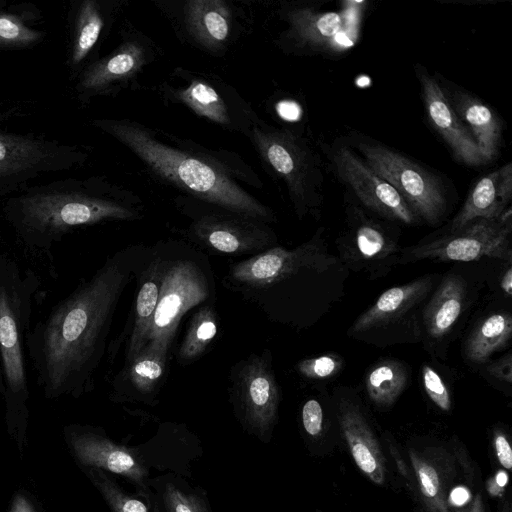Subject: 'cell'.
Returning <instances> with one entry per match:
<instances>
[{
  "instance_id": "1",
  "label": "cell",
  "mask_w": 512,
  "mask_h": 512,
  "mask_svg": "<svg viewBox=\"0 0 512 512\" xmlns=\"http://www.w3.org/2000/svg\"><path fill=\"white\" fill-rule=\"evenodd\" d=\"M145 253L137 247L114 253L31 329L27 358L45 397L93 389L118 303Z\"/></svg>"
},
{
  "instance_id": "2",
  "label": "cell",
  "mask_w": 512,
  "mask_h": 512,
  "mask_svg": "<svg viewBox=\"0 0 512 512\" xmlns=\"http://www.w3.org/2000/svg\"><path fill=\"white\" fill-rule=\"evenodd\" d=\"M92 124L128 148L156 180L188 195L266 224L274 211L247 191L260 189L256 171L233 151L195 141L127 118H96Z\"/></svg>"
},
{
  "instance_id": "3",
  "label": "cell",
  "mask_w": 512,
  "mask_h": 512,
  "mask_svg": "<svg viewBox=\"0 0 512 512\" xmlns=\"http://www.w3.org/2000/svg\"><path fill=\"white\" fill-rule=\"evenodd\" d=\"M2 214L26 250L48 254L77 228L142 218L143 203L103 176L66 178L31 185L8 197Z\"/></svg>"
},
{
  "instance_id": "4",
  "label": "cell",
  "mask_w": 512,
  "mask_h": 512,
  "mask_svg": "<svg viewBox=\"0 0 512 512\" xmlns=\"http://www.w3.org/2000/svg\"><path fill=\"white\" fill-rule=\"evenodd\" d=\"M41 279L16 258L0 252V361L9 412L25 413L29 397L27 339Z\"/></svg>"
},
{
  "instance_id": "5",
  "label": "cell",
  "mask_w": 512,
  "mask_h": 512,
  "mask_svg": "<svg viewBox=\"0 0 512 512\" xmlns=\"http://www.w3.org/2000/svg\"><path fill=\"white\" fill-rule=\"evenodd\" d=\"M263 169L281 182L299 218L318 212L323 202V165L306 137L257 118L246 136Z\"/></svg>"
},
{
  "instance_id": "6",
  "label": "cell",
  "mask_w": 512,
  "mask_h": 512,
  "mask_svg": "<svg viewBox=\"0 0 512 512\" xmlns=\"http://www.w3.org/2000/svg\"><path fill=\"white\" fill-rule=\"evenodd\" d=\"M165 102L186 107L220 128L247 136L258 115L230 84L218 75L175 67L157 85Z\"/></svg>"
},
{
  "instance_id": "7",
  "label": "cell",
  "mask_w": 512,
  "mask_h": 512,
  "mask_svg": "<svg viewBox=\"0 0 512 512\" xmlns=\"http://www.w3.org/2000/svg\"><path fill=\"white\" fill-rule=\"evenodd\" d=\"M176 37L211 56L222 57L244 33L246 9L231 0H155Z\"/></svg>"
},
{
  "instance_id": "8",
  "label": "cell",
  "mask_w": 512,
  "mask_h": 512,
  "mask_svg": "<svg viewBox=\"0 0 512 512\" xmlns=\"http://www.w3.org/2000/svg\"><path fill=\"white\" fill-rule=\"evenodd\" d=\"M212 284L199 259L192 255L163 257L159 298L143 349L168 358L183 316L211 297Z\"/></svg>"
},
{
  "instance_id": "9",
  "label": "cell",
  "mask_w": 512,
  "mask_h": 512,
  "mask_svg": "<svg viewBox=\"0 0 512 512\" xmlns=\"http://www.w3.org/2000/svg\"><path fill=\"white\" fill-rule=\"evenodd\" d=\"M174 203L190 219L187 237L211 253L258 254L274 247L276 235L264 222L184 194Z\"/></svg>"
},
{
  "instance_id": "10",
  "label": "cell",
  "mask_w": 512,
  "mask_h": 512,
  "mask_svg": "<svg viewBox=\"0 0 512 512\" xmlns=\"http://www.w3.org/2000/svg\"><path fill=\"white\" fill-rule=\"evenodd\" d=\"M88 147L0 128V197L17 194L46 174L82 166Z\"/></svg>"
},
{
  "instance_id": "11",
  "label": "cell",
  "mask_w": 512,
  "mask_h": 512,
  "mask_svg": "<svg viewBox=\"0 0 512 512\" xmlns=\"http://www.w3.org/2000/svg\"><path fill=\"white\" fill-rule=\"evenodd\" d=\"M350 143L364 162L398 192L418 219L431 225L441 221L446 197L437 175L381 143L359 135L351 136Z\"/></svg>"
},
{
  "instance_id": "12",
  "label": "cell",
  "mask_w": 512,
  "mask_h": 512,
  "mask_svg": "<svg viewBox=\"0 0 512 512\" xmlns=\"http://www.w3.org/2000/svg\"><path fill=\"white\" fill-rule=\"evenodd\" d=\"M157 57L156 43L128 23L120 31L117 46L90 62L77 75L75 93L78 100L86 104L96 97L117 96L134 88Z\"/></svg>"
},
{
  "instance_id": "13",
  "label": "cell",
  "mask_w": 512,
  "mask_h": 512,
  "mask_svg": "<svg viewBox=\"0 0 512 512\" xmlns=\"http://www.w3.org/2000/svg\"><path fill=\"white\" fill-rule=\"evenodd\" d=\"M231 383V402L243 430L261 442H269L280 404L269 351L237 363L231 371Z\"/></svg>"
},
{
  "instance_id": "14",
  "label": "cell",
  "mask_w": 512,
  "mask_h": 512,
  "mask_svg": "<svg viewBox=\"0 0 512 512\" xmlns=\"http://www.w3.org/2000/svg\"><path fill=\"white\" fill-rule=\"evenodd\" d=\"M315 239L295 249L274 246L229 267L225 283L240 292L264 291L304 269L323 271L335 263Z\"/></svg>"
},
{
  "instance_id": "15",
  "label": "cell",
  "mask_w": 512,
  "mask_h": 512,
  "mask_svg": "<svg viewBox=\"0 0 512 512\" xmlns=\"http://www.w3.org/2000/svg\"><path fill=\"white\" fill-rule=\"evenodd\" d=\"M511 220V209L507 208L496 220L472 221L456 232L414 246L407 253L416 261L469 262L482 257L510 261Z\"/></svg>"
},
{
  "instance_id": "16",
  "label": "cell",
  "mask_w": 512,
  "mask_h": 512,
  "mask_svg": "<svg viewBox=\"0 0 512 512\" xmlns=\"http://www.w3.org/2000/svg\"><path fill=\"white\" fill-rule=\"evenodd\" d=\"M277 14L285 27L275 38V44L286 54L336 53L340 51L339 40L344 32L352 31L344 12L320 11L304 2H282Z\"/></svg>"
},
{
  "instance_id": "17",
  "label": "cell",
  "mask_w": 512,
  "mask_h": 512,
  "mask_svg": "<svg viewBox=\"0 0 512 512\" xmlns=\"http://www.w3.org/2000/svg\"><path fill=\"white\" fill-rule=\"evenodd\" d=\"M329 158L337 178L369 210L386 219L411 225L418 218L398 192L348 145L333 144Z\"/></svg>"
},
{
  "instance_id": "18",
  "label": "cell",
  "mask_w": 512,
  "mask_h": 512,
  "mask_svg": "<svg viewBox=\"0 0 512 512\" xmlns=\"http://www.w3.org/2000/svg\"><path fill=\"white\" fill-rule=\"evenodd\" d=\"M416 72L427 118L454 159L471 167L484 165L476 142L453 110L437 79L422 66H418Z\"/></svg>"
},
{
  "instance_id": "19",
  "label": "cell",
  "mask_w": 512,
  "mask_h": 512,
  "mask_svg": "<svg viewBox=\"0 0 512 512\" xmlns=\"http://www.w3.org/2000/svg\"><path fill=\"white\" fill-rule=\"evenodd\" d=\"M127 0H83L75 9L68 64L76 74L97 57L100 43L127 6Z\"/></svg>"
},
{
  "instance_id": "20",
  "label": "cell",
  "mask_w": 512,
  "mask_h": 512,
  "mask_svg": "<svg viewBox=\"0 0 512 512\" xmlns=\"http://www.w3.org/2000/svg\"><path fill=\"white\" fill-rule=\"evenodd\" d=\"M69 442L84 466L120 475L141 492H148L149 471L136 449L119 445L95 431H72Z\"/></svg>"
},
{
  "instance_id": "21",
  "label": "cell",
  "mask_w": 512,
  "mask_h": 512,
  "mask_svg": "<svg viewBox=\"0 0 512 512\" xmlns=\"http://www.w3.org/2000/svg\"><path fill=\"white\" fill-rule=\"evenodd\" d=\"M440 86L472 135L484 163L493 161L499 154L503 131L499 115L488 104L462 88Z\"/></svg>"
},
{
  "instance_id": "22",
  "label": "cell",
  "mask_w": 512,
  "mask_h": 512,
  "mask_svg": "<svg viewBox=\"0 0 512 512\" xmlns=\"http://www.w3.org/2000/svg\"><path fill=\"white\" fill-rule=\"evenodd\" d=\"M512 198V163L479 178L471 188L462 208L453 218L450 233L478 219L496 220L509 208Z\"/></svg>"
},
{
  "instance_id": "23",
  "label": "cell",
  "mask_w": 512,
  "mask_h": 512,
  "mask_svg": "<svg viewBox=\"0 0 512 512\" xmlns=\"http://www.w3.org/2000/svg\"><path fill=\"white\" fill-rule=\"evenodd\" d=\"M167 358L157 352L142 349L125 363L112 382V396L117 401H141L154 405L164 381Z\"/></svg>"
},
{
  "instance_id": "24",
  "label": "cell",
  "mask_w": 512,
  "mask_h": 512,
  "mask_svg": "<svg viewBox=\"0 0 512 512\" xmlns=\"http://www.w3.org/2000/svg\"><path fill=\"white\" fill-rule=\"evenodd\" d=\"M340 427L357 467L375 484L383 485L386 464L380 445L359 408L342 402Z\"/></svg>"
},
{
  "instance_id": "25",
  "label": "cell",
  "mask_w": 512,
  "mask_h": 512,
  "mask_svg": "<svg viewBox=\"0 0 512 512\" xmlns=\"http://www.w3.org/2000/svg\"><path fill=\"white\" fill-rule=\"evenodd\" d=\"M163 257L149 251L140 273V286L134 307L133 326L126 347L125 363L133 360L145 345L146 336L156 310L162 279Z\"/></svg>"
},
{
  "instance_id": "26",
  "label": "cell",
  "mask_w": 512,
  "mask_h": 512,
  "mask_svg": "<svg viewBox=\"0 0 512 512\" xmlns=\"http://www.w3.org/2000/svg\"><path fill=\"white\" fill-rule=\"evenodd\" d=\"M430 286V278L422 277L384 291L376 302L356 319L349 332L360 334L399 320L427 295Z\"/></svg>"
},
{
  "instance_id": "27",
  "label": "cell",
  "mask_w": 512,
  "mask_h": 512,
  "mask_svg": "<svg viewBox=\"0 0 512 512\" xmlns=\"http://www.w3.org/2000/svg\"><path fill=\"white\" fill-rule=\"evenodd\" d=\"M467 296V285L458 275H447L426 306L424 321L434 339L447 335L458 320Z\"/></svg>"
},
{
  "instance_id": "28",
  "label": "cell",
  "mask_w": 512,
  "mask_h": 512,
  "mask_svg": "<svg viewBox=\"0 0 512 512\" xmlns=\"http://www.w3.org/2000/svg\"><path fill=\"white\" fill-rule=\"evenodd\" d=\"M512 333V317L507 312L486 317L471 333L466 343V356L475 363L486 362L492 353L503 349Z\"/></svg>"
},
{
  "instance_id": "29",
  "label": "cell",
  "mask_w": 512,
  "mask_h": 512,
  "mask_svg": "<svg viewBox=\"0 0 512 512\" xmlns=\"http://www.w3.org/2000/svg\"><path fill=\"white\" fill-rule=\"evenodd\" d=\"M218 331L217 314L211 304L200 305L193 314L177 352V361L188 364L200 358Z\"/></svg>"
},
{
  "instance_id": "30",
  "label": "cell",
  "mask_w": 512,
  "mask_h": 512,
  "mask_svg": "<svg viewBox=\"0 0 512 512\" xmlns=\"http://www.w3.org/2000/svg\"><path fill=\"white\" fill-rule=\"evenodd\" d=\"M408 373L398 361L385 360L374 365L365 379L369 398L377 405L390 406L406 387Z\"/></svg>"
},
{
  "instance_id": "31",
  "label": "cell",
  "mask_w": 512,
  "mask_h": 512,
  "mask_svg": "<svg viewBox=\"0 0 512 512\" xmlns=\"http://www.w3.org/2000/svg\"><path fill=\"white\" fill-rule=\"evenodd\" d=\"M356 219L354 240L361 258L364 260H382L395 251V244L384 228L375 220L366 217L355 207Z\"/></svg>"
},
{
  "instance_id": "32",
  "label": "cell",
  "mask_w": 512,
  "mask_h": 512,
  "mask_svg": "<svg viewBox=\"0 0 512 512\" xmlns=\"http://www.w3.org/2000/svg\"><path fill=\"white\" fill-rule=\"evenodd\" d=\"M161 500L166 512H212L204 492L180 480L163 481Z\"/></svg>"
},
{
  "instance_id": "33",
  "label": "cell",
  "mask_w": 512,
  "mask_h": 512,
  "mask_svg": "<svg viewBox=\"0 0 512 512\" xmlns=\"http://www.w3.org/2000/svg\"><path fill=\"white\" fill-rule=\"evenodd\" d=\"M86 473L112 512H149L144 502L123 490L106 471L88 467Z\"/></svg>"
},
{
  "instance_id": "34",
  "label": "cell",
  "mask_w": 512,
  "mask_h": 512,
  "mask_svg": "<svg viewBox=\"0 0 512 512\" xmlns=\"http://www.w3.org/2000/svg\"><path fill=\"white\" fill-rule=\"evenodd\" d=\"M44 33L25 23L20 15L0 13V48L31 47L42 41Z\"/></svg>"
},
{
  "instance_id": "35",
  "label": "cell",
  "mask_w": 512,
  "mask_h": 512,
  "mask_svg": "<svg viewBox=\"0 0 512 512\" xmlns=\"http://www.w3.org/2000/svg\"><path fill=\"white\" fill-rule=\"evenodd\" d=\"M410 458L426 502L436 512H448L442 493L441 480L436 468L414 452L410 453Z\"/></svg>"
},
{
  "instance_id": "36",
  "label": "cell",
  "mask_w": 512,
  "mask_h": 512,
  "mask_svg": "<svg viewBox=\"0 0 512 512\" xmlns=\"http://www.w3.org/2000/svg\"><path fill=\"white\" fill-rule=\"evenodd\" d=\"M343 367V360L338 355H322L302 360L297 369L309 379H326L336 375Z\"/></svg>"
},
{
  "instance_id": "37",
  "label": "cell",
  "mask_w": 512,
  "mask_h": 512,
  "mask_svg": "<svg viewBox=\"0 0 512 512\" xmlns=\"http://www.w3.org/2000/svg\"><path fill=\"white\" fill-rule=\"evenodd\" d=\"M422 381L430 400L441 410L449 411L451 409V397L441 376L429 365H423Z\"/></svg>"
},
{
  "instance_id": "38",
  "label": "cell",
  "mask_w": 512,
  "mask_h": 512,
  "mask_svg": "<svg viewBox=\"0 0 512 512\" xmlns=\"http://www.w3.org/2000/svg\"><path fill=\"white\" fill-rule=\"evenodd\" d=\"M302 425L305 432L311 437H317L323 428V410L315 399L307 400L301 411Z\"/></svg>"
},
{
  "instance_id": "39",
  "label": "cell",
  "mask_w": 512,
  "mask_h": 512,
  "mask_svg": "<svg viewBox=\"0 0 512 512\" xmlns=\"http://www.w3.org/2000/svg\"><path fill=\"white\" fill-rule=\"evenodd\" d=\"M493 444L499 463L507 470L512 468V450L507 437L500 431H495Z\"/></svg>"
},
{
  "instance_id": "40",
  "label": "cell",
  "mask_w": 512,
  "mask_h": 512,
  "mask_svg": "<svg viewBox=\"0 0 512 512\" xmlns=\"http://www.w3.org/2000/svg\"><path fill=\"white\" fill-rule=\"evenodd\" d=\"M487 371L490 375L497 378L498 380L511 383L512 381V357L508 353L503 358L496 362H493L487 367Z\"/></svg>"
},
{
  "instance_id": "41",
  "label": "cell",
  "mask_w": 512,
  "mask_h": 512,
  "mask_svg": "<svg viewBox=\"0 0 512 512\" xmlns=\"http://www.w3.org/2000/svg\"><path fill=\"white\" fill-rule=\"evenodd\" d=\"M470 499V492L465 487L454 488L449 497V502L454 506H462Z\"/></svg>"
},
{
  "instance_id": "42",
  "label": "cell",
  "mask_w": 512,
  "mask_h": 512,
  "mask_svg": "<svg viewBox=\"0 0 512 512\" xmlns=\"http://www.w3.org/2000/svg\"><path fill=\"white\" fill-rule=\"evenodd\" d=\"M11 512H34L30 503L23 496L18 495L12 505Z\"/></svg>"
},
{
  "instance_id": "43",
  "label": "cell",
  "mask_w": 512,
  "mask_h": 512,
  "mask_svg": "<svg viewBox=\"0 0 512 512\" xmlns=\"http://www.w3.org/2000/svg\"><path fill=\"white\" fill-rule=\"evenodd\" d=\"M502 290L507 294L511 295L512 292V269L509 267L503 274L500 282Z\"/></svg>"
},
{
  "instance_id": "44",
  "label": "cell",
  "mask_w": 512,
  "mask_h": 512,
  "mask_svg": "<svg viewBox=\"0 0 512 512\" xmlns=\"http://www.w3.org/2000/svg\"><path fill=\"white\" fill-rule=\"evenodd\" d=\"M507 481H508L507 474L504 471H499L497 473V475L495 476L493 485H490V488L497 486L498 487L497 489L501 491L506 486Z\"/></svg>"
},
{
  "instance_id": "45",
  "label": "cell",
  "mask_w": 512,
  "mask_h": 512,
  "mask_svg": "<svg viewBox=\"0 0 512 512\" xmlns=\"http://www.w3.org/2000/svg\"><path fill=\"white\" fill-rule=\"evenodd\" d=\"M4 380H3V374H2V368H1V361H0V394L4 396Z\"/></svg>"
}]
</instances>
